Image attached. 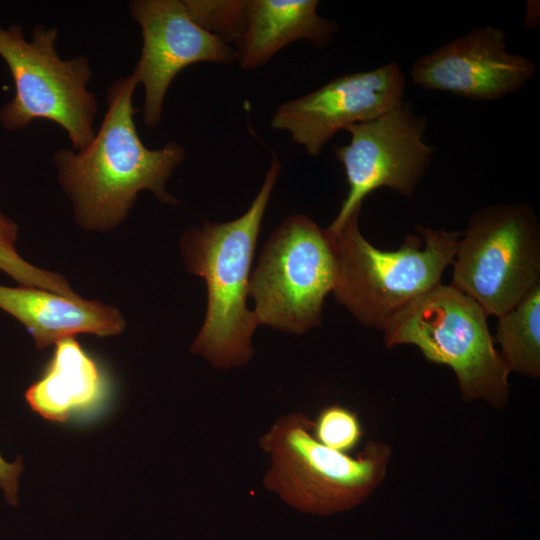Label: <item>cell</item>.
Returning <instances> with one entry per match:
<instances>
[{"label":"cell","mask_w":540,"mask_h":540,"mask_svg":"<svg viewBox=\"0 0 540 540\" xmlns=\"http://www.w3.org/2000/svg\"><path fill=\"white\" fill-rule=\"evenodd\" d=\"M138 83L134 72L117 79L108 89L107 110L90 144L82 150L61 148L53 156L58 181L85 230L117 227L142 190L162 203L178 204L166 183L184 161L185 149L174 141L158 149L143 144L134 121Z\"/></svg>","instance_id":"6da1fadb"},{"label":"cell","mask_w":540,"mask_h":540,"mask_svg":"<svg viewBox=\"0 0 540 540\" xmlns=\"http://www.w3.org/2000/svg\"><path fill=\"white\" fill-rule=\"evenodd\" d=\"M281 170L274 156L264 182L248 210L232 221L205 222L188 229L180 250L189 272L207 286V310L190 352L215 368L247 364L253 356L258 326L247 307L250 270L261 223Z\"/></svg>","instance_id":"7a4b0ae2"},{"label":"cell","mask_w":540,"mask_h":540,"mask_svg":"<svg viewBox=\"0 0 540 540\" xmlns=\"http://www.w3.org/2000/svg\"><path fill=\"white\" fill-rule=\"evenodd\" d=\"M355 211L335 232L338 274L332 291L363 326L383 331L392 318L439 284L453 263L461 231L417 225L397 250L374 247L360 232Z\"/></svg>","instance_id":"3957f363"},{"label":"cell","mask_w":540,"mask_h":540,"mask_svg":"<svg viewBox=\"0 0 540 540\" xmlns=\"http://www.w3.org/2000/svg\"><path fill=\"white\" fill-rule=\"evenodd\" d=\"M270 457L263 484L302 512L328 516L366 501L385 480L390 445L369 441L355 456L321 444L303 413L279 417L259 439Z\"/></svg>","instance_id":"277c9868"},{"label":"cell","mask_w":540,"mask_h":540,"mask_svg":"<svg viewBox=\"0 0 540 540\" xmlns=\"http://www.w3.org/2000/svg\"><path fill=\"white\" fill-rule=\"evenodd\" d=\"M488 315L471 297L439 284L396 314L384 328L386 347L416 346L430 362L450 367L464 401L494 408L509 402L510 370L494 346Z\"/></svg>","instance_id":"5b68a950"},{"label":"cell","mask_w":540,"mask_h":540,"mask_svg":"<svg viewBox=\"0 0 540 540\" xmlns=\"http://www.w3.org/2000/svg\"><path fill=\"white\" fill-rule=\"evenodd\" d=\"M57 37L56 28L36 25L29 42L21 26H0V56L15 85L14 97L0 109V122L13 132L36 119L50 120L66 131L73 150H82L96 133L97 99L87 89L92 70L85 56L61 59Z\"/></svg>","instance_id":"8992f818"},{"label":"cell","mask_w":540,"mask_h":540,"mask_svg":"<svg viewBox=\"0 0 540 540\" xmlns=\"http://www.w3.org/2000/svg\"><path fill=\"white\" fill-rule=\"evenodd\" d=\"M338 274L333 233L304 214L284 219L265 242L248 296L259 324L304 334L319 326Z\"/></svg>","instance_id":"52a82bcc"},{"label":"cell","mask_w":540,"mask_h":540,"mask_svg":"<svg viewBox=\"0 0 540 540\" xmlns=\"http://www.w3.org/2000/svg\"><path fill=\"white\" fill-rule=\"evenodd\" d=\"M452 286L500 316L540 282V227L528 203L474 212L457 244Z\"/></svg>","instance_id":"ba28073f"},{"label":"cell","mask_w":540,"mask_h":540,"mask_svg":"<svg viewBox=\"0 0 540 540\" xmlns=\"http://www.w3.org/2000/svg\"><path fill=\"white\" fill-rule=\"evenodd\" d=\"M426 118L410 104L400 105L375 119L347 126V145L335 146L349 185L346 198L328 229L337 231L362 208L365 197L382 187L411 197L426 174L434 148L424 138Z\"/></svg>","instance_id":"9c48e42d"},{"label":"cell","mask_w":540,"mask_h":540,"mask_svg":"<svg viewBox=\"0 0 540 540\" xmlns=\"http://www.w3.org/2000/svg\"><path fill=\"white\" fill-rule=\"evenodd\" d=\"M405 85V75L396 62L342 75L281 103L270 126L288 132L310 156L317 157L339 130L375 119L400 105Z\"/></svg>","instance_id":"30bf717a"},{"label":"cell","mask_w":540,"mask_h":540,"mask_svg":"<svg viewBox=\"0 0 540 540\" xmlns=\"http://www.w3.org/2000/svg\"><path fill=\"white\" fill-rule=\"evenodd\" d=\"M128 7L141 28L143 45L133 72L144 86V124L153 128L159 124L165 95L180 71L199 62L230 64L237 54L197 25L183 0H134Z\"/></svg>","instance_id":"8fae6325"},{"label":"cell","mask_w":540,"mask_h":540,"mask_svg":"<svg viewBox=\"0 0 540 540\" xmlns=\"http://www.w3.org/2000/svg\"><path fill=\"white\" fill-rule=\"evenodd\" d=\"M536 70L531 59L507 50L503 29L484 26L417 58L410 77L424 89L493 101L521 89Z\"/></svg>","instance_id":"7c38bea8"},{"label":"cell","mask_w":540,"mask_h":540,"mask_svg":"<svg viewBox=\"0 0 540 540\" xmlns=\"http://www.w3.org/2000/svg\"><path fill=\"white\" fill-rule=\"evenodd\" d=\"M43 374L25 392L30 408L46 420L65 423L99 413L108 403V376L74 339L58 341Z\"/></svg>","instance_id":"4fadbf2b"},{"label":"cell","mask_w":540,"mask_h":540,"mask_svg":"<svg viewBox=\"0 0 540 540\" xmlns=\"http://www.w3.org/2000/svg\"><path fill=\"white\" fill-rule=\"evenodd\" d=\"M0 309L25 326L38 349L77 334L113 336L125 328L113 306L31 286L0 285Z\"/></svg>","instance_id":"5bb4252c"},{"label":"cell","mask_w":540,"mask_h":540,"mask_svg":"<svg viewBox=\"0 0 540 540\" xmlns=\"http://www.w3.org/2000/svg\"><path fill=\"white\" fill-rule=\"evenodd\" d=\"M318 4L317 0H248L246 28L235 47L240 67L257 69L297 40L316 47L329 45L338 26L318 14Z\"/></svg>","instance_id":"9a60e30c"},{"label":"cell","mask_w":540,"mask_h":540,"mask_svg":"<svg viewBox=\"0 0 540 540\" xmlns=\"http://www.w3.org/2000/svg\"><path fill=\"white\" fill-rule=\"evenodd\" d=\"M496 341L510 372L540 376V282L497 317Z\"/></svg>","instance_id":"2e32d148"},{"label":"cell","mask_w":540,"mask_h":540,"mask_svg":"<svg viewBox=\"0 0 540 540\" xmlns=\"http://www.w3.org/2000/svg\"><path fill=\"white\" fill-rule=\"evenodd\" d=\"M183 3L197 25L235 49L246 28L248 0H183Z\"/></svg>","instance_id":"e0dca14e"},{"label":"cell","mask_w":540,"mask_h":540,"mask_svg":"<svg viewBox=\"0 0 540 540\" xmlns=\"http://www.w3.org/2000/svg\"><path fill=\"white\" fill-rule=\"evenodd\" d=\"M312 433L321 444L349 454L360 444L363 427L356 412L331 404L322 408L312 420Z\"/></svg>","instance_id":"ac0fdd59"},{"label":"cell","mask_w":540,"mask_h":540,"mask_svg":"<svg viewBox=\"0 0 540 540\" xmlns=\"http://www.w3.org/2000/svg\"><path fill=\"white\" fill-rule=\"evenodd\" d=\"M0 271L5 272L20 285L31 286L68 297L78 296L61 275L37 268L21 258L14 248L0 243Z\"/></svg>","instance_id":"d6986e66"},{"label":"cell","mask_w":540,"mask_h":540,"mask_svg":"<svg viewBox=\"0 0 540 540\" xmlns=\"http://www.w3.org/2000/svg\"><path fill=\"white\" fill-rule=\"evenodd\" d=\"M23 470L22 459L9 463L0 455V486L5 498L12 505H17V492L19 486V476Z\"/></svg>","instance_id":"ffe728a7"},{"label":"cell","mask_w":540,"mask_h":540,"mask_svg":"<svg viewBox=\"0 0 540 540\" xmlns=\"http://www.w3.org/2000/svg\"><path fill=\"white\" fill-rule=\"evenodd\" d=\"M17 237L18 226L16 223L0 212V243L14 248Z\"/></svg>","instance_id":"44dd1931"}]
</instances>
